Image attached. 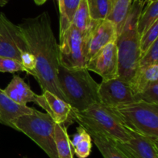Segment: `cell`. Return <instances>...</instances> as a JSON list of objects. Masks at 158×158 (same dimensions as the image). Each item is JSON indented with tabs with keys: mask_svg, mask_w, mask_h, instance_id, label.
<instances>
[{
	"mask_svg": "<svg viewBox=\"0 0 158 158\" xmlns=\"http://www.w3.org/2000/svg\"><path fill=\"white\" fill-rule=\"evenodd\" d=\"M35 62L33 77L43 91H50L67 102L59 85L58 43L46 12L23 20L18 25ZM68 103V102H67Z\"/></svg>",
	"mask_w": 158,
	"mask_h": 158,
	"instance_id": "cell-1",
	"label": "cell"
},
{
	"mask_svg": "<svg viewBox=\"0 0 158 158\" xmlns=\"http://www.w3.org/2000/svg\"><path fill=\"white\" fill-rule=\"evenodd\" d=\"M144 2L143 0L132 2L124 25L116 40L118 54L117 77L129 84L138 70L139 60L141 56L137 22Z\"/></svg>",
	"mask_w": 158,
	"mask_h": 158,
	"instance_id": "cell-2",
	"label": "cell"
},
{
	"mask_svg": "<svg viewBox=\"0 0 158 158\" xmlns=\"http://www.w3.org/2000/svg\"><path fill=\"white\" fill-rule=\"evenodd\" d=\"M59 85L67 102L76 111H83L95 103H100L99 84L86 68H66L60 64Z\"/></svg>",
	"mask_w": 158,
	"mask_h": 158,
	"instance_id": "cell-3",
	"label": "cell"
},
{
	"mask_svg": "<svg viewBox=\"0 0 158 158\" xmlns=\"http://www.w3.org/2000/svg\"><path fill=\"white\" fill-rule=\"evenodd\" d=\"M73 119L88 133H100L120 143H126L129 138L127 128L113 108L101 102L83 111L74 110Z\"/></svg>",
	"mask_w": 158,
	"mask_h": 158,
	"instance_id": "cell-4",
	"label": "cell"
},
{
	"mask_svg": "<svg viewBox=\"0 0 158 158\" xmlns=\"http://www.w3.org/2000/svg\"><path fill=\"white\" fill-rule=\"evenodd\" d=\"M55 125L56 122L48 113L33 108L30 114L14 119L12 128L26 134L50 158H59L54 139Z\"/></svg>",
	"mask_w": 158,
	"mask_h": 158,
	"instance_id": "cell-5",
	"label": "cell"
},
{
	"mask_svg": "<svg viewBox=\"0 0 158 158\" xmlns=\"http://www.w3.org/2000/svg\"><path fill=\"white\" fill-rule=\"evenodd\" d=\"M112 108L125 127L158 139V104L136 101Z\"/></svg>",
	"mask_w": 158,
	"mask_h": 158,
	"instance_id": "cell-6",
	"label": "cell"
},
{
	"mask_svg": "<svg viewBox=\"0 0 158 158\" xmlns=\"http://www.w3.org/2000/svg\"><path fill=\"white\" fill-rule=\"evenodd\" d=\"M0 56L18 60L27 74L33 75L35 62L21 30L2 12H0Z\"/></svg>",
	"mask_w": 158,
	"mask_h": 158,
	"instance_id": "cell-7",
	"label": "cell"
},
{
	"mask_svg": "<svg viewBox=\"0 0 158 158\" xmlns=\"http://www.w3.org/2000/svg\"><path fill=\"white\" fill-rule=\"evenodd\" d=\"M60 40L58 44L60 64L69 69L86 68L83 34L70 24L60 36Z\"/></svg>",
	"mask_w": 158,
	"mask_h": 158,
	"instance_id": "cell-8",
	"label": "cell"
},
{
	"mask_svg": "<svg viewBox=\"0 0 158 158\" xmlns=\"http://www.w3.org/2000/svg\"><path fill=\"white\" fill-rule=\"evenodd\" d=\"M117 36V26L114 23L108 20H92L89 29L83 35L86 63L105 45L116 42Z\"/></svg>",
	"mask_w": 158,
	"mask_h": 158,
	"instance_id": "cell-9",
	"label": "cell"
},
{
	"mask_svg": "<svg viewBox=\"0 0 158 158\" xmlns=\"http://www.w3.org/2000/svg\"><path fill=\"white\" fill-rule=\"evenodd\" d=\"M98 94L100 102L110 108L135 102L131 85L118 77L103 79L99 84Z\"/></svg>",
	"mask_w": 158,
	"mask_h": 158,
	"instance_id": "cell-10",
	"label": "cell"
},
{
	"mask_svg": "<svg viewBox=\"0 0 158 158\" xmlns=\"http://www.w3.org/2000/svg\"><path fill=\"white\" fill-rule=\"evenodd\" d=\"M88 71L97 73L103 79H112L118 75V54L116 42L105 45L86 63Z\"/></svg>",
	"mask_w": 158,
	"mask_h": 158,
	"instance_id": "cell-11",
	"label": "cell"
},
{
	"mask_svg": "<svg viewBox=\"0 0 158 158\" xmlns=\"http://www.w3.org/2000/svg\"><path fill=\"white\" fill-rule=\"evenodd\" d=\"M127 130L129 138L126 143L114 142L128 157L158 158V139L143 136L128 128Z\"/></svg>",
	"mask_w": 158,
	"mask_h": 158,
	"instance_id": "cell-12",
	"label": "cell"
},
{
	"mask_svg": "<svg viewBox=\"0 0 158 158\" xmlns=\"http://www.w3.org/2000/svg\"><path fill=\"white\" fill-rule=\"evenodd\" d=\"M35 103L46 110L56 123L64 124L66 126L73 123L74 109L72 106L50 91H43L41 95L36 94Z\"/></svg>",
	"mask_w": 158,
	"mask_h": 158,
	"instance_id": "cell-13",
	"label": "cell"
},
{
	"mask_svg": "<svg viewBox=\"0 0 158 158\" xmlns=\"http://www.w3.org/2000/svg\"><path fill=\"white\" fill-rule=\"evenodd\" d=\"M33 108L27 105H19L8 97L0 88V122L12 127V122L23 115L30 114Z\"/></svg>",
	"mask_w": 158,
	"mask_h": 158,
	"instance_id": "cell-14",
	"label": "cell"
},
{
	"mask_svg": "<svg viewBox=\"0 0 158 158\" xmlns=\"http://www.w3.org/2000/svg\"><path fill=\"white\" fill-rule=\"evenodd\" d=\"M3 91L8 97L19 105H26L28 102H35L36 94L19 75L13 76L12 81Z\"/></svg>",
	"mask_w": 158,
	"mask_h": 158,
	"instance_id": "cell-15",
	"label": "cell"
},
{
	"mask_svg": "<svg viewBox=\"0 0 158 158\" xmlns=\"http://www.w3.org/2000/svg\"><path fill=\"white\" fill-rule=\"evenodd\" d=\"M156 82H158V64L137 70L130 85L135 95Z\"/></svg>",
	"mask_w": 158,
	"mask_h": 158,
	"instance_id": "cell-16",
	"label": "cell"
},
{
	"mask_svg": "<svg viewBox=\"0 0 158 158\" xmlns=\"http://www.w3.org/2000/svg\"><path fill=\"white\" fill-rule=\"evenodd\" d=\"M89 134L103 158H129L113 139L100 133H90Z\"/></svg>",
	"mask_w": 158,
	"mask_h": 158,
	"instance_id": "cell-17",
	"label": "cell"
},
{
	"mask_svg": "<svg viewBox=\"0 0 158 158\" xmlns=\"http://www.w3.org/2000/svg\"><path fill=\"white\" fill-rule=\"evenodd\" d=\"M54 139L59 158H73L71 140L64 124L56 123Z\"/></svg>",
	"mask_w": 158,
	"mask_h": 158,
	"instance_id": "cell-18",
	"label": "cell"
},
{
	"mask_svg": "<svg viewBox=\"0 0 158 158\" xmlns=\"http://www.w3.org/2000/svg\"><path fill=\"white\" fill-rule=\"evenodd\" d=\"M71 144L74 153L78 158H86L92 150V138L85 129L79 126L73 136Z\"/></svg>",
	"mask_w": 158,
	"mask_h": 158,
	"instance_id": "cell-19",
	"label": "cell"
},
{
	"mask_svg": "<svg viewBox=\"0 0 158 158\" xmlns=\"http://www.w3.org/2000/svg\"><path fill=\"white\" fill-rule=\"evenodd\" d=\"M132 2L133 0H114L113 2L112 9L106 20L116 25L118 35L124 25Z\"/></svg>",
	"mask_w": 158,
	"mask_h": 158,
	"instance_id": "cell-20",
	"label": "cell"
},
{
	"mask_svg": "<svg viewBox=\"0 0 158 158\" xmlns=\"http://www.w3.org/2000/svg\"><path fill=\"white\" fill-rule=\"evenodd\" d=\"M81 0H61L59 3L60 9V36L70 26L74 13Z\"/></svg>",
	"mask_w": 158,
	"mask_h": 158,
	"instance_id": "cell-21",
	"label": "cell"
},
{
	"mask_svg": "<svg viewBox=\"0 0 158 158\" xmlns=\"http://www.w3.org/2000/svg\"><path fill=\"white\" fill-rule=\"evenodd\" d=\"M158 20V0L149 1L147 7L140 13L137 22V31L140 36L146 32Z\"/></svg>",
	"mask_w": 158,
	"mask_h": 158,
	"instance_id": "cell-22",
	"label": "cell"
},
{
	"mask_svg": "<svg viewBox=\"0 0 158 158\" xmlns=\"http://www.w3.org/2000/svg\"><path fill=\"white\" fill-rule=\"evenodd\" d=\"M86 2L91 20H103L107 19L114 0H86Z\"/></svg>",
	"mask_w": 158,
	"mask_h": 158,
	"instance_id": "cell-23",
	"label": "cell"
},
{
	"mask_svg": "<svg viewBox=\"0 0 158 158\" xmlns=\"http://www.w3.org/2000/svg\"><path fill=\"white\" fill-rule=\"evenodd\" d=\"M91 21L92 20L89 15L87 2L86 0H81L78 8L74 13L71 24L84 35L90 26Z\"/></svg>",
	"mask_w": 158,
	"mask_h": 158,
	"instance_id": "cell-24",
	"label": "cell"
},
{
	"mask_svg": "<svg viewBox=\"0 0 158 158\" xmlns=\"http://www.w3.org/2000/svg\"><path fill=\"white\" fill-rule=\"evenodd\" d=\"M158 64V40H156L148 50L142 54L139 60L138 70Z\"/></svg>",
	"mask_w": 158,
	"mask_h": 158,
	"instance_id": "cell-25",
	"label": "cell"
},
{
	"mask_svg": "<svg viewBox=\"0 0 158 158\" xmlns=\"http://www.w3.org/2000/svg\"><path fill=\"white\" fill-rule=\"evenodd\" d=\"M158 38V20L143 33L140 37V50L141 55L144 54L148 48L157 40Z\"/></svg>",
	"mask_w": 158,
	"mask_h": 158,
	"instance_id": "cell-26",
	"label": "cell"
},
{
	"mask_svg": "<svg viewBox=\"0 0 158 158\" xmlns=\"http://www.w3.org/2000/svg\"><path fill=\"white\" fill-rule=\"evenodd\" d=\"M136 101H143L151 104H158V82L145 88L141 92L134 95Z\"/></svg>",
	"mask_w": 158,
	"mask_h": 158,
	"instance_id": "cell-27",
	"label": "cell"
},
{
	"mask_svg": "<svg viewBox=\"0 0 158 158\" xmlns=\"http://www.w3.org/2000/svg\"><path fill=\"white\" fill-rule=\"evenodd\" d=\"M17 71H26L19 61L10 57L0 56V72L14 73Z\"/></svg>",
	"mask_w": 158,
	"mask_h": 158,
	"instance_id": "cell-28",
	"label": "cell"
},
{
	"mask_svg": "<svg viewBox=\"0 0 158 158\" xmlns=\"http://www.w3.org/2000/svg\"><path fill=\"white\" fill-rule=\"evenodd\" d=\"M35 2V4L37 5H43V3H45V2L46 1V0H34Z\"/></svg>",
	"mask_w": 158,
	"mask_h": 158,
	"instance_id": "cell-29",
	"label": "cell"
},
{
	"mask_svg": "<svg viewBox=\"0 0 158 158\" xmlns=\"http://www.w3.org/2000/svg\"><path fill=\"white\" fill-rule=\"evenodd\" d=\"M9 0H0V6H4Z\"/></svg>",
	"mask_w": 158,
	"mask_h": 158,
	"instance_id": "cell-30",
	"label": "cell"
},
{
	"mask_svg": "<svg viewBox=\"0 0 158 158\" xmlns=\"http://www.w3.org/2000/svg\"><path fill=\"white\" fill-rule=\"evenodd\" d=\"M149 1H154V0H149Z\"/></svg>",
	"mask_w": 158,
	"mask_h": 158,
	"instance_id": "cell-31",
	"label": "cell"
}]
</instances>
